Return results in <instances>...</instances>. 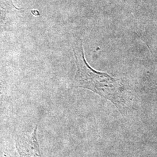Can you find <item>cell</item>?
<instances>
[{
    "label": "cell",
    "instance_id": "cell-1",
    "mask_svg": "<svg viewBox=\"0 0 157 157\" xmlns=\"http://www.w3.org/2000/svg\"><path fill=\"white\" fill-rule=\"evenodd\" d=\"M74 52L78 67L75 80L78 87L93 91L119 108L124 100L117 82L107 73L97 72L90 67L84 59L82 44L74 49Z\"/></svg>",
    "mask_w": 157,
    "mask_h": 157
}]
</instances>
